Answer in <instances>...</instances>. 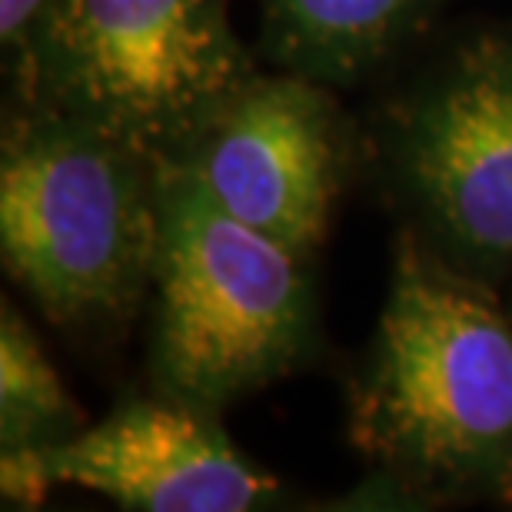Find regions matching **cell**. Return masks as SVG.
Instances as JSON below:
<instances>
[{
	"mask_svg": "<svg viewBox=\"0 0 512 512\" xmlns=\"http://www.w3.org/2000/svg\"><path fill=\"white\" fill-rule=\"evenodd\" d=\"M270 54L290 74L350 84L413 34L429 0H263Z\"/></svg>",
	"mask_w": 512,
	"mask_h": 512,
	"instance_id": "cell-8",
	"label": "cell"
},
{
	"mask_svg": "<svg viewBox=\"0 0 512 512\" xmlns=\"http://www.w3.org/2000/svg\"><path fill=\"white\" fill-rule=\"evenodd\" d=\"M353 439L413 486L512 503V320L409 240L356 386Z\"/></svg>",
	"mask_w": 512,
	"mask_h": 512,
	"instance_id": "cell-1",
	"label": "cell"
},
{
	"mask_svg": "<svg viewBox=\"0 0 512 512\" xmlns=\"http://www.w3.org/2000/svg\"><path fill=\"white\" fill-rule=\"evenodd\" d=\"M170 160L230 217L306 260L340 193V117L320 80L253 74Z\"/></svg>",
	"mask_w": 512,
	"mask_h": 512,
	"instance_id": "cell-6",
	"label": "cell"
},
{
	"mask_svg": "<svg viewBox=\"0 0 512 512\" xmlns=\"http://www.w3.org/2000/svg\"><path fill=\"white\" fill-rule=\"evenodd\" d=\"M80 409L40 350L34 330L4 306L0 316V446L50 449L84 429Z\"/></svg>",
	"mask_w": 512,
	"mask_h": 512,
	"instance_id": "cell-9",
	"label": "cell"
},
{
	"mask_svg": "<svg viewBox=\"0 0 512 512\" xmlns=\"http://www.w3.org/2000/svg\"><path fill=\"white\" fill-rule=\"evenodd\" d=\"M403 173L429 223L463 260L512 263V44L479 40L416 100Z\"/></svg>",
	"mask_w": 512,
	"mask_h": 512,
	"instance_id": "cell-7",
	"label": "cell"
},
{
	"mask_svg": "<svg viewBox=\"0 0 512 512\" xmlns=\"http://www.w3.org/2000/svg\"><path fill=\"white\" fill-rule=\"evenodd\" d=\"M60 0H0V40L17 60L34 47Z\"/></svg>",
	"mask_w": 512,
	"mask_h": 512,
	"instance_id": "cell-10",
	"label": "cell"
},
{
	"mask_svg": "<svg viewBox=\"0 0 512 512\" xmlns=\"http://www.w3.org/2000/svg\"><path fill=\"white\" fill-rule=\"evenodd\" d=\"M157 237V157L44 107L7 130L0 250L50 320L90 326L127 316L153 286Z\"/></svg>",
	"mask_w": 512,
	"mask_h": 512,
	"instance_id": "cell-2",
	"label": "cell"
},
{
	"mask_svg": "<svg viewBox=\"0 0 512 512\" xmlns=\"http://www.w3.org/2000/svg\"><path fill=\"white\" fill-rule=\"evenodd\" d=\"M153 376L207 413L290 373L313 333V293L293 256L230 217L177 160H157Z\"/></svg>",
	"mask_w": 512,
	"mask_h": 512,
	"instance_id": "cell-3",
	"label": "cell"
},
{
	"mask_svg": "<svg viewBox=\"0 0 512 512\" xmlns=\"http://www.w3.org/2000/svg\"><path fill=\"white\" fill-rule=\"evenodd\" d=\"M253 77L223 0H60L20 80L34 107L173 157Z\"/></svg>",
	"mask_w": 512,
	"mask_h": 512,
	"instance_id": "cell-4",
	"label": "cell"
},
{
	"mask_svg": "<svg viewBox=\"0 0 512 512\" xmlns=\"http://www.w3.org/2000/svg\"><path fill=\"white\" fill-rule=\"evenodd\" d=\"M213 416L170 396L133 399L50 449L4 453V499L40 506L50 486H80L140 512H247L273 503L276 479Z\"/></svg>",
	"mask_w": 512,
	"mask_h": 512,
	"instance_id": "cell-5",
	"label": "cell"
}]
</instances>
